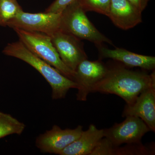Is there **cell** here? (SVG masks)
Segmentation results:
<instances>
[{
    "instance_id": "6da1fadb",
    "label": "cell",
    "mask_w": 155,
    "mask_h": 155,
    "mask_svg": "<svg viewBox=\"0 0 155 155\" xmlns=\"http://www.w3.org/2000/svg\"><path fill=\"white\" fill-rule=\"evenodd\" d=\"M155 87V71L150 74L121 67L108 68L105 77L96 84L92 92L116 95L130 104L147 89Z\"/></svg>"
},
{
    "instance_id": "7a4b0ae2",
    "label": "cell",
    "mask_w": 155,
    "mask_h": 155,
    "mask_svg": "<svg viewBox=\"0 0 155 155\" xmlns=\"http://www.w3.org/2000/svg\"><path fill=\"white\" fill-rule=\"evenodd\" d=\"M3 53L6 55L22 60L37 70L51 87L53 100L64 99L70 89L77 88L76 82L35 55L19 40L8 44Z\"/></svg>"
},
{
    "instance_id": "3957f363",
    "label": "cell",
    "mask_w": 155,
    "mask_h": 155,
    "mask_svg": "<svg viewBox=\"0 0 155 155\" xmlns=\"http://www.w3.org/2000/svg\"><path fill=\"white\" fill-rule=\"evenodd\" d=\"M85 13L78 0L73 2L61 12L59 29L93 43L98 48L104 42L113 45L110 40L95 27Z\"/></svg>"
},
{
    "instance_id": "277c9868",
    "label": "cell",
    "mask_w": 155,
    "mask_h": 155,
    "mask_svg": "<svg viewBox=\"0 0 155 155\" xmlns=\"http://www.w3.org/2000/svg\"><path fill=\"white\" fill-rule=\"evenodd\" d=\"M19 40L35 55L54 67L61 74L75 81V72L69 69L61 60L53 45L51 37L37 31L14 28Z\"/></svg>"
},
{
    "instance_id": "5b68a950",
    "label": "cell",
    "mask_w": 155,
    "mask_h": 155,
    "mask_svg": "<svg viewBox=\"0 0 155 155\" xmlns=\"http://www.w3.org/2000/svg\"><path fill=\"white\" fill-rule=\"evenodd\" d=\"M121 123H115L112 127L104 129V137L115 146L141 142L143 136L150 130L139 117L127 116Z\"/></svg>"
},
{
    "instance_id": "8992f818",
    "label": "cell",
    "mask_w": 155,
    "mask_h": 155,
    "mask_svg": "<svg viewBox=\"0 0 155 155\" xmlns=\"http://www.w3.org/2000/svg\"><path fill=\"white\" fill-rule=\"evenodd\" d=\"M61 13H29L22 11L8 23L7 26L28 31H37L51 36L59 30Z\"/></svg>"
},
{
    "instance_id": "52a82bcc",
    "label": "cell",
    "mask_w": 155,
    "mask_h": 155,
    "mask_svg": "<svg viewBox=\"0 0 155 155\" xmlns=\"http://www.w3.org/2000/svg\"><path fill=\"white\" fill-rule=\"evenodd\" d=\"M108 70V67L100 60L92 61L87 59L81 61L75 71L77 101H86L94 87L105 77Z\"/></svg>"
},
{
    "instance_id": "ba28073f",
    "label": "cell",
    "mask_w": 155,
    "mask_h": 155,
    "mask_svg": "<svg viewBox=\"0 0 155 155\" xmlns=\"http://www.w3.org/2000/svg\"><path fill=\"white\" fill-rule=\"evenodd\" d=\"M51 37L61 60L68 68L75 72L78 64L87 59L81 39L60 29Z\"/></svg>"
},
{
    "instance_id": "9c48e42d",
    "label": "cell",
    "mask_w": 155,
    "mask_h": 155,
    "mask_svg": "<svg viewBox=\"0 0 155 155\" xmlns=\"http://www.w3.org/2000/svg\"><path fill=\"white\" fill-rule=\"evenodd\" d=\"M83 127L63 129L57 125L38 136L35 145L41 153L60 155L63 150L77 139L82 133Z\"/></svg>"
},
{
    "instance_id": "30bf717a",
    "label": "cell",
    "mask_w": 155,
    "mask_h": 155,
    "mask_svg": "<svg viewBox=\"0 0 155 155\" xmlns=\"http://www.w3.org/2000/svg\"><path fill=\"white\" fill-rule=\"evenodd\" d=\"M139 117L155 131V87H150L141 92L132 104L125 105L122 116Z\"/></svg>"
},
{
    "instance_id": "8fae6325",
    "label": "cell",
    "mask_w": 155,
    "mask_h": 155,
    "mask_svg": "<svg viewBox=\"0 0 155 155\" xmlns=\"http://www.w3.org/2000/svg\"><path fill=\"white\" fill-rule=\"evenodd\" d=\"M141 13L127 0H111L107 17L118 28L126 30L142 22Z\"/></svg>"
},
{
    "instance_id": "7c38bea8",
    "label": "cell",
    "mask_w": 155,
    "mask_h": 155,
    "mask_svg": "<svg viewBox=\"0 0 155 155\" xmlns=\"http://www.w3.org/2000/svg\"><path fill=\"white\" fill-rule=\"evenodd\" d=\"M99 48L102 58H110L119 61L128 67H140L147 70H154V57L139 54L120 48L110 49L101 46Z\"/></svg>"
},
{
    "instance_id": "4fadbf2b",
    "label": "cell",
    "mask_w": 155,
    "mask_h": 155,
    "mask_svg": "<svg viewBox=\"0 0 155 155\" xmlns=\"http://www.w3.org/2000/svg\"><path fill=\"white\" fill-rule=\"evenodd\" d=\"M104 137V129L91 124L79 137L61 152L60 155H90L99 142Z\"/></svg>"
},
{
    "instance_id": "5bb4252c",
    "label": "cell",
    "mask_w": 155,
    "mask_h": 155,
    "mask_svg": "<svg viewBox=\"0 0 155 155\" xmlns=\"http://www.w3.org/2000/svg\"><path fill=\"white\" fill-rule=\"evenodd\" d=\"M25 125L9 114L0 112V139L11 134L21 135Z\"/></svg>"
},
{
    "instance_id": "9a60e30c",
    "label": "cell",
    "mask_w": 155,
    "mask_h": 155,
    "mask_svg": "<svg viewBox=\"0 0 155 155\" xmlns=\"http://www.w3.org/2000/svg\"><path fill=\"white\" fill-rule=\"evenodd\" d=\"M155 154L153 146H145L141 142L126 144L124 147H113L111 155H148Z\"/></svg>"
},
{
    "instance_id": "2e32d148",
    "label": "cell",
    "mask_w": 155,
    "mask_h": 155,
    "mask_svg": "<svg viewBox=\"0 0 155 155\" xmlns=\"http://www.w3.org/2000/svg\"><path fill=\"white\" fill-rule=\"evenodd\" d=\"M22 11L17 0H0V26H7L8 22Z\"/></svg>"
},
{
    "instance_id": "e0dca14e",
    "label": "cell",
    "mask_w": 155,
    "mask_h": 155,
    "mask_svg": "<svg viewBox=\"0 0 155 155\" xmlns=\"http://www.w3.org/2000/svg\"><path fill=\"white\" fill-rule=\"evenodd\" d=\"M84 10L94 11L107 16L111 0H78Z\"/></svg>"
},
{
    "instance_id": "ac0fdd59",
    "label": "cell",
    "mask_w": 155,
    "mask_h": 155,
    "mask_svg": "<svg viewBox=\"0 0 155 155\" xmlns=\"http://www.w3.org/2000/svg\"><path fill=\"white\" fill-rule=\"evenodd\" d=\"M76 0H55L46 9L47 13H61L64 9Z\"/></svg>"
},
{
    "instance_id": "d6986e66",
    "label": "cell",
    "mask_w": 155,
    "mask_h": 155,
    "mask_svg": "<svg viewBox=\"0 0 155 155\" xmlns=\"http://www.w3.org/2000/svg\"><path fill=\"white\" fill-rule=\"evenodd\" d=\"M141 12L144 11L149 0H127Z\"/></svg>"
}]
</instances>
